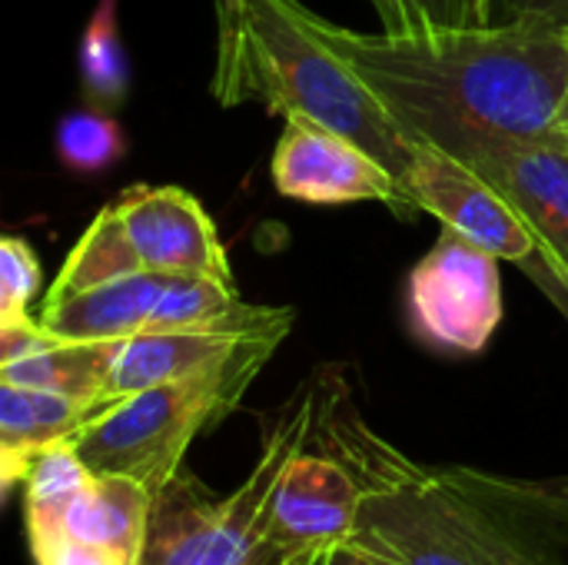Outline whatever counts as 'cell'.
Returning <instances> with one entry per match:
<instances>
[{
  "label": "cell",
  "mask_w": 568,
  "mask_h": 565,
  "mask_svg": "<svg viewBox=\"0 0 568 565\" xmlns=\"http://www.w3.org/2000/svg\"><path fill=\"white\" fill-rule=\"evenodd\" d=\"M313 446L356 476L353 539L389 565H568V480L423 466L366 426L333 373Z\"/></svg>",
  "instance_id": "1"
},
{
  "label": "cell",
  "mask_w": 568,
  "mask_h": 565,
  "mask_svg": "<svg viewBox=\"0 0 568 565\" xmlns=\"http://www.w3.org/2000/svg\"><path fill=\"white\" fill-rule=\"evenodd\" d=\"M300 20L416 140L546 137L568 87V27L523 17L483 27L363 33L303 0Z\"/></svg>",
  "instance_id": "2"
},
{
  "label": "cell",
  "mask_w": 568,
  "mask_h": 565,
  "mask_svg": "<svg viewBox=\"0 0 568 565\" xmlns=\"http://www.w3.org/2000/svg\"><path fill=\"white\" fill-rule=\"evenodd\" d=\"M216 50L210 93L220 107L260 103L313 117L369 150L403 183L413 143L369 87L300 20L296 0H213Z\"/></svg>",
  "instance_id": "3"
},
{
  "label": "cell",
  "mask_w": 568,
  "mask_h": 565,
  "mask_svg": "<svg viewBox=\"0 0 568 565\" xmlns=\"http://www.w3.org/2000/svg\"><path fill=\"white\" fill-rule=\"evenodd\" d=\"M329 370H316L263 423L260 456L230 496L213 493L190 470L153 493V513L140 565H276L266 549V516L290 460L313 440Z\"/></svg>",
  "instance_id": "4"
},
{
  "label": "cell",
  "mask_w": 568,
  "mask_h": 565,
  "mask_svg": "<svg viewBox=\"0 0 568 565\" xmlns=\"http://www.w3.org/2000/svg\"><path fill=\"white\" fill-rule=\"evenodd\" d=\"M286 336L290 330H270L220 366L116 400L83 426L70 446L93 473L133 476L160 493L176 473H183L193 440L243 403L246 390Z\"/></svg>",
  "instance_id": "5"
},
{
  "label": "cell",
  "mask_w": 568,
  "mask_h": 565,
  "mask_svg": "<svg viewBox=\"0 0 568 565\" xmlns=\"http://www.w3.org/2000/svg\"><path fill=\"white\" fill-rule=\"evenodd\" d=\"M406 316L416 340L436 353H483L503 323L499 256L443 226L406 280Z\"/></svg>",
  "instance_id": "6"
},
{
  "label": "cell",
  "mask_w": 568,
  "mask_h": 565,
  "mask_svg": "<svg viewBox=\"0 0 568 565\" xmlns=\"http://www.w3.org/2000/svg\"><path fill=\"white\" fill-rule=\"evenodd\" d=\"M273 183L283 196L303 203H386L396 216L419 213L396 173L369 150L346 140L333 127L290 113L273 150Z\"/></svg>",
  "instance_id": "7"
},
{
  "label": "cell",
  "mask_w": 568,
  "mask_h": 565,
  "mask_svg": "<svg viewBox=\"0 0 568 565\" xmlns=\"http://www.w3.org/2000/svg\"><path fill=\"white\" fill-rule=\"evenodd\" d=\"M489 180L546 246L568 266V133L546 137H459L449 147Z\"/></svg>",
  "instance_id": "8"
},
{
  "label": "cell",
  "mask_w": 568,
  "mask_h": 565,
  "mask_svg": "<svg viewBox=\"0 0 568 565\" xmlns=\"http://www.w3.org/2000/svg\"><path fill=\"white\" fill-rule=\"evenodd\" d=\"M403 190L416 210L433 213L443 226L499 260L519 263L539 246V236L516 206L473 167L436 143H413V163L403 176Z\"/></svg>",
  "instance_id": "9"
},
{
  "label": "cell",
  "mask_w": 568,
  "mask_h": 565,
  "mask_svg": "<svg viewBox=\"0 0 568 565\" xmlns=\"http://www.w3.org/2000/svg\"><path fill=\"white\" fill-rule=\"evenodd\" d=\"M363 490L356 476L313 440L283 470L266 516V549L276 565L303 559L356 533Z\"/></svg>",
  "instance_id": "10"
},
{
  "label": "cell",
  "mask_w": 568,
  "mask_h": 565,
  "mask_svg": "<svg viewBox=\"0 0 568 565\" xmlns=\"http://www.w3.org/2000/svg\"><path fill=\"white\" fill-rule=\"evenodd\" d=\"M143 270L233 280L230 256L206 206L180 186H130L113 200Z\"/></svg>",
  "instance_id": "11"
},
{
  "label": "cell",
  "mask_w": 568,
  "mask_h": 565,
  "mask_svg": "<svg viewBox=\"0 0 568 565\" xmlns=\"http://www.w3.org/2000/svg\"><path fill=\"white\" fill-rule=\"evenodd\" d=\"M293 323H296V310L286 306V313H280L276 320L260 323V326H200V330L136 333L120 343L103 396L110 403H116L146 386L203 373L210 366L226 363L250 340H256L270 330H293Z\"/></svg>",
  "instance_id": "12"
},
{
  "label": "cell",
  "mask_w": 568,
  "mask_h": 565,
  "mask_svg": "<svg viewBox=\"0 0 568 565\" xmlns=\"http://www.w3.org/2000/svg\"><path fill=\"white\" fill-rule=\"evenodd\" d=\"M166 273H133L40 306V326L63 343H120L146 330Z\"/></svg>",
  "instance_id": "13"
},
{
  "label": "cell",
  "mask_w": 568,
  "mask_h": 565,
  "mask_svg": "<svg viewBox=\"0 0 568 565\" xmlns=\"http://www.w3.org/2000/svg\"><path fill=\"white\" fill-rule=\"evenodd\" d=\"M113 403L73 400L63 393L0 383V476L3 493L23 483L30 460L57 443H70Z\"/></svg>",
  "instance_id": "14"
},
{
  "label": "cell",
  "mask_w": 568,
  "mask_h": 565,
  "mask_svg": "<svg viewBox=\"0 0 568 565\" xmlns=\"http://www.w3.org/2000/svg\"><path fill=\"white\" fill-rule=\"evenodd\" d=\"M153 513V490L133 476L93 473L90 486L67 513L63 536L100 546L123 563L140 565Z\"/></svg>",
  "instance_id": "15"
},
{
  "label": "cell",
  "mask_w": 568,
  "mask_h": 565,
  "mask_svg": "<svg viewBox=\"0 0 568 565\" xmlns=\"http://www.w3.org/2000/svg\"><path fill=\"white\" fill-rule=\"evenodd\" d=\"M120 343H63V340H53L50 346L37 350L33 356H23L17 363H3L0 383L63 393V396L90 400V403H110L103 393H106L110 366H113Z\"/></svg>",
  "instance_id": "16"
},
{
  "label": "cell",
  "mask_w": 568,
  "mask_h": 565,
  "mask_svg": "<svg viewBox=\"0 0 568 565\" xmlns=\"http://www.w3.org/2000/svg\"><path fill=\"white\" fill-rule=\"evenodd\" d=\"M90 480L93 470L70 443H57L30 460L23 473V516L30 553L63 536L67 513L90 486Z\"/></svg>",
  "instance_id": "17"
},
{
  "label": "cell",
  "mask_w": 568,
  "mask_h": 565,
  "mask_svg": "<svg viewBox=\"0 0 568 565\" xmlns=\"http://www.w3.org/2000/svg\"><path fill=\"white\" fill-rule=\"evenodd\" d=\"M133 273H143V263L126 236V226H123L116 206L106 203L93 216V223L83 230V236L77 240L70 256L63 260L43 303L67 300L73 293H83V290H93V286H103L110 280L133 276Z\"/></svg>",
  "instance_id": "18"
},
{
  "label": "cell",
  "mask_w": 568,
  "mask_h": 565,
  "mask_svg": "<svg viewBox=\"0 0 568 565\" xmlns=\"http://www.w3.org/2000/svg\"><path fill=\"white\" fill-rule=\"evenodd\" d=\"M77 70L83 83V97L90 107H100L113 113L130 90V60L120 40V23H116V0H100L80 50H77Z\"/></svg>",
  "instance_id": "19"
},
{
  "label": "cell",
  "mask_w": 568,
  "mask_h": 565,
  "mask_svg": "<svg viewBox=\"0 0 568 565\" xmlns=\"http://www.w3.org/2000/svg\"><path fill=\"white\" fill-rule=\"evenodd\" d=\"M53 147H57L60 163L70 173L93 176L123 160L126 137H123V127L113 120V113L100 107H80V110H70L57 123Z\"/></svg>",
  "instance_id": "20"
},
{
  "label": "cell",
  "mask_w": 568,
  "mask_h": 565,
  "mask_svg": "<svg viewBox=\"0 0 568 565\" xmlns=\"http://www.w3.org/2000/svg\"><path fill=\"white\" fill-rule=\"evenodd\" d=\"M43 266L33 246L20 236L0 240V326L30 320L27 306L40 293Z\"/></svg>",
  "instance_id": "21"
},
{
  "label": "cell",
  "mask_w": 568,
  "mask_h": 565,
  "mask_svg": "<svg viewBox=\"0 0 568 565\" xmlns=\"http://www.w3.org/2000/svg\"><path fill=\"white\" fill-rule=\"evenodd\" d=\"M416 30H446V27H483L496 23L489 0H406Z\"/></svg>",
  "instance_id": "22"
},
{
  "label": "cell",
  "mask_w": 568,
  "mask_h": 565,
  "mask_svg": "<svg viewBox=\"0 0 568 565\" xmlns=\"http://www.w3.org/2000/svg\"><path fill=\"white\" fill-rule=\"evenodd\" d=\"M33 563L37 565H130L123 563L120 556L100 549V546H90V543H80L73 536H60L40 549H33Z\"/></svg>",
  "instance_id": "23"
},
{
  "label": "cell",
  "mask_w": 568,
  "mask_h": 565,
  "mask_svg": "<svg viewBox=\"0 0 568 565\" xmlns=\"http://www.w3.org/2000/svg\"><path fill=\"white\" fill-rule=\"evenodd\" d=\"M489 7H493L496 23L539 17V20H552V23L568 27V0H489Z\"/></svg>",
  "instance_id": "24"
},
{
  "label": "cell",
  "mask_w": 568,
  "mask_h": 565,
  "mask_svg": "<svg viewBox=\"0 0 568 565\" xmlns=\"http://www.w3.org/2000/svg\"><path fill=\"white\" fill-rule=\"evenodd\" d=\"M293 565H389L386 559H379L376 553H369L363 543H356L353 536L349 539H339V543H329L303 559H293Z\"/></svg>",
  "instance_id": "25"
},
{
  "label": "cell",
  "mask_w": 568,
  "mask_h": 565,
  "mask_svg": "<svg viewBox=\"0 0 568 565\" xmlns=\"http://www.w3.org/2000/svg\"><path fill=\"white\" fill-rule=\"evenodd\" d=\"M373 3H376V13L383 20V30H389V33H416V23H413V13H409L406 0H373Z\"/></svg>",
  "instance_id": "26"
},
{
  "label": "cell",
  "mask_w": 568,
  "mask_h": 565,
  "mask_svg": "<svg viewBox=\"0 0 568 565\" xmlns=\"http://www.w3.org/2000/svg\"><path fill=\"white\" fill-rule=\"evenodd\" d=\"M556 130H559V133H568V87L562 103H559V113H556Z\"/></svg>",
  "instance_id": "27"
},
{
  "label": "cell",
  "mask_w": 568,
  "mask_h": 565,
  "mask_svg": "<svg viewBox=\"0 0 568 565\" xmlns=\"http://www.w3.org/2000/svg\"><path fill=\"white\" fill-rule=\"evenodd\" d=\"M290 565H293V563H290Z\"/></svg>",
  "instance_id": "28"
}]
</instances>
